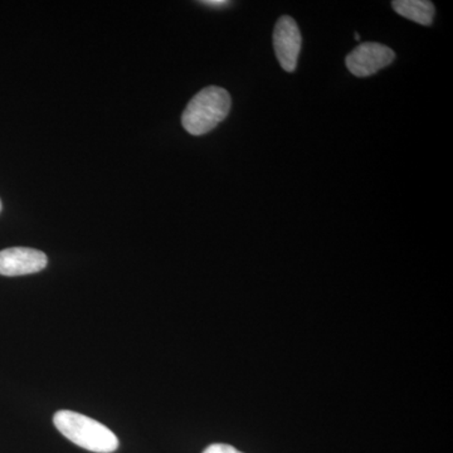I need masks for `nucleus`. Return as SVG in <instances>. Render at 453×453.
<instances>
[{"label":"nucleus","instance_id":"8","mask_svg":"<svg viewBox=\"0 0 453 453\" xmlns=\"http://www.w3.org/2000/svg\"><path fill=\"white\" fill-rule=\"evenodd\" d=\"M201 4L207 5V7L211 8H222L226 7V5L231 4L229 2H226V0H205V2H201Z\"/></svg>","mask_w":453,"mask_h":453},{"label":"nucleus","instance_id":"3","mask_svg":"<svg viewBox=\"0 0 453 453\" xmlns=\"http://www.w3.org/2000/svg\"><path fill=\"white\" fill-rule=\"evenodd\" d=\"M395 53L384 44L362 43L347 56V67L354 76L369 77L388 67L395 61Z\"/></svg>","mask_w":453,"mask_h":453},{"label":"nucleus","instance_id":"6","mask_svg":"<svg viewBox=\"0 0 453 453\" xmlns=\"http://www.w3.org/2000/svg\"><path fill=\"white\" fill-rule=\"evenodd\" d=\"M392 7L399 16L422 26H431L436 13L434 3L428 0H395Z\"/></svg>","mask_w":453,"mask_h":453},{"label":"nucleus","instance_id":"10","mask_svg":"<svg viewBox=\"0 0 453 453\" xmlns=\"http://www.w3.org/2000/svg\"><path fill=\"white\" fill-rule=\"evenodd\" d=\"M0 211H2V201H0Z\"/></svg>","mask_w":453,"mask_h":453},{"label":"nucleus","instance_id":"5","mask_svg":"<svg viewBox=\"0 0 453 453\" xmlns=\"http://www.w3.org/2000/svg\"><path fill=\"white\" fill-rule=\"evenodd\" d=\"M49 264L46 253L28 247H12L0 251V275L8 277L41 273Z\"/></svg>","mask_w":453,"mask_h":453},{"label":"nucleus","instance_id":"2","mask_svg":"<svg viewBox=\"0 0 453 453\" xmlns=\"http://www.w3.org/2000/svg\"><path fill=\"white\" fill-rule=\"evenodd\" d=\"M231 106V95L226 89L208 86L189 101L181 116V124L190 135H204L226 120Z\"/></svg>","mask_w":453,"mask_h":453},{"label":"nucleus","instance_id":"9","mask_svg":"<svg viewBox=\"0 0 453 453\" xmlns=\"http://www.w3.org/2000/svg\"><path fill=\"white\" fill-rule=\"evenodd\" d=\"M354 38H356L357 41H359L360 40L359 33H356V35H354Z\"/></svg>","mask_w":453,"mask_h":453},{"label":"nucleus","instance_id":"1","mask_svg":"<svg viewBox=\"0 0 453 453\" xmlns=\"http://www.w3.org/2000/svg\"><path fill=\"white\" fill-rule=\"evenodd\" d=\"M53 423L71 442L88 451L112 453L119 449V438L111 429L85 414L58 411L53 417Z\"/></svg>","mask_w":453,"mask_h":453},{"label":"nucleus","instance_id":"7","mask_svg":"<svg viewBox=\"0 0 453 453\" xmlns=\"http://www.w3.org/2000/svg\"><path fill=\"white\" fill-rule=\"evenodd\" d=\"M203 453H242L235 449L234 446L226 445V443H214L204 449Z\"/></svg>","mask_w":453,"mask_h":453},{"label":"nucleus","instance_id":"4","mask_svg":"<svg viewBox=\"0 0 453 453\" xmlns=\"http://www.w3.org/2000/svg\"><path fill=\"white\" fill-rule=\"evenodd\" d=\"M301 33L294 18L283 16L277 20L273 31V49L280 65L286 73H294L301 50Z\"/></svg>","mask_w":453,"mask_h":453}]
</instances>
